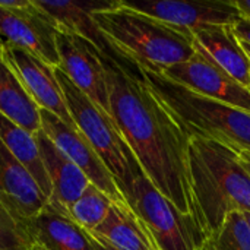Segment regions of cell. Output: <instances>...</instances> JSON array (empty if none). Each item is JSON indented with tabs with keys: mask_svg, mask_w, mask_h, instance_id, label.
<instances>
[{
	"mask_svg": "<svg viewBox=\"0 0 250 250\" xmlns=\"http://www.w3.org/2000/svg\"><path fill=\"white\" fill-rule=\"evenodd\" d=\"M40 116L41 130L75 166L82 170L88 180L104 192L114 204L127 205L116 183V179L79 129L76 126L66 125L57 116L45 110H40Z\"/></svg>",
	"mask_w": 250,
	"mask_h": 250,
	"instance_id": "obj_9",
	"label": "cell"
},
{
	"mask_svg": "<svg viewBox=\"0 0 250 250\" xmlns=\"http://www.w3.org/2000/svg\"><path fill=\"white\" fill-rule=\"evenodd\" d=\"M233 31L242 42H246L250 45V21L245 18L237 19L233 23Z\"/></svg>",
	"mask_w": 250,
	"mask_h": 250,
	"instance_id": "obj_24",
	"label": "cell"
},
{
	"mask_svg": "<svg viewBox=\"0 0 250 250\" xmlns=\"http://www.w3.org/2000/svg\"><path fill=\"white\" fill-rule=\"evenodd\" d=\"M56 76L75 126L110 170L119 189L123 188L130 177V161L133 154L114 120L76 88L59 67L56 69Z\"/></svg>",
	"mask_w": 250,
	"mask_h": 250,
	"instance_id": "obj_6",
	"label": "cell"
},
{
	"mask_svg": "<svg viewBox=\"0 0 250 250\" xmlns=\"http://www.w3.org/2000/svg\"><path fill=\"white\" fill-rule=\"evenodd\" d=\"M120 192L160 250H198L208 242L198 223L180 212L152 185L135 157L130 161V177Z\"/></svg>",
	"mask_w": 250,
	"mask_h": 250,
	"instance_id": "obj_5",
	"label": "cell"
},
{
	"mask_svg": "<svg viewBox=\"0 0 250 250\" xmlns=\"http://www.w3.org/2000/svg\"><path fill=\"white\" fill-rule=\"evenodd\" d=\"M198 250H215V249L212 248V245H211V243H209V240H208L204 246H201Z\"/></svg>",
	"mask_w": 250,
	"mask_h": 250,
	"instance_id": "obj_28",
	"label": "cell"
},
{
	"mask_svg": "<svg viewBox=\"0 0 250 250\" xmlns=\"http://www.w3.org/2000/svg\"><path fill=\"white\" fill-rule=\"evenodd\" d=\"M104 64L110 114L135 160L152 185L205 233L190 188L189 136L144 81L138 67L107 56Z\"/></svg>",
	"mask_w": 250,
	"mask_h": 250,
	"instance_id": "obj_1",
	"label": "cell"
},
{
	"mask_svg": "<svg viewBox=\"0 0 250 250\" xmlns=\"http://www.w3.org/2000/svg\"><path fill=\"white\" fill-rule=\"evenodd\" d=\"M242 18L250 21V0H233Z\"/></svg>",
	"mask_w": 250,
	"mask_h": 250,
	"instance_id": "obj_25",
	"label": "cell"
},
{
	"mask_svg": "<svg viewBox=\"0 0 250 250\" xmlns=\"http://www.w3.org/2000/svg\"><path fill=\"white\" fill-rule=\"evenodd\" d=\"M92 18L117 57L136 67L163 72L196 54L192 34L135 10L125 1H111L95 10Z\"/></svg>",
	"mask_w": 250,
	"mask_h": 250,
	"instance_id": "obj_3",
	"label": "cell"
},
{
	"mask_svg": "<svg viewBox=\"0 0 250 250\" xmlns=\"http://www.w3.org/2000/svg\"><path fill=\"white\" fill-rule=\"evenodd\" d=\"M89 233L117 250H160L144 221L129 205L113 204L105 220Z\"/></svg>",
	"mask_w": 250,
	"mask_h": 250,
	"instance_id": "obj_18",
	"label": "cell"
},
{
	"mask_svg": "<svg viewBox=\"0 0 250 250\" xmlns=\"http://www.w3.org/2000/svg\"><path fill=\"white\" fill-rule=\"evenodd\" d=\"M249 89H250V85H249Z\"/></svg>",
	"mask_w": 250,
	"mask_h": 250,
	"instance_id": "obj_32",
	"label": "cell"
},
{
	"mask_svg": "<svg viewBox=\"0 0 250 250\" xmlns=\"http://www.w3.org/2000/svg\"><path fill=\"white\" fill-rule=\"evenodd\" d=\"M0 201L21 223L35 217L47 204V196L26 168L16 161L0 141Z\"/></svg>",
	"mask_w": 250,
	"mask_h": 250,
	"instance_id": "obj_14",
	"label": "cell"
},
{
	"mask_svg": "<svg viewBox=\"0 0 250 250\" xmlns=\"http://www.w3.org/2000/svg\"><path fill=\"white\" fill-rule=\"evenodd\" d=\"M0 114L16 126L37 133L41 130L40 108L1 57L0 44Z\"/></svg>",
	"mask_w": 250,
	"mask_h": 250,
	"instance_id": "obj_19",
	"label": "cell"
},
{
	"mask_svg": "<svg viewBox=\"0 0 250 250\" xmlns=\"http://www.w3.org/2000/svg\"><path fill=\"white\" fill-rule=\"evenodd\" d=\"M35 138L44 168L51 185V196L48 199V204L69 214L70 207L81 198L91 182L82 173V170L75 166L50 141V138L42 130L37 132Z\"/></svg>",
	"mask_w": 250,
	"mask_h": 250,
	"instance_id": "obj_16",
	"label": "cell"
},
{
	"mask_svg": "<svg viewBox=\"0 0 250 250\" xmlns=\"http://www.w3.org/2000/svg\"><path fill=\"white\" fill-rule=\"evenodd\" d=\"M125 3L188 34L207 25H233L242 18L233 1L138 0Z\"/></svg>",
	"mask_w": 250,
	"mask_h": 250,
	"instance_id": "obj_12",
	"label": "cell"
},
{
	"mask_svg": "<svg viewBox=\"0 0 250 250\" xmlns=\"http://www.w3.org/2000/svg\"><path fill=\"white\" fill-rule=\"evenodd\" d=\"M56 37L57 25L34 0H0V44L23 48L57 69Z\"/></svg>",
	"mask_w": 250,
	"mask_h": 250,
	"instance_id": "obj_7",
	"label": "cell"
},
{
	"mask_svg": "<svg viewBox=\"0 0 250 250\" xmlns=\"http://www.w3.org/2000/svg\"><path fill=\"white\" fill-rule=\"evenodd\" d=\"M88 234H89V237H91V240H92V243H94V246H95V250H117L114 249V248H111L108 243H105L104 240H101L100 237H97L95 234H92V233H89L88 231Z\"/></svg>",
	"mask_w": 250,
	"mask_h": 250,
	"instance_id": "obj_27",
	"label": "cell"
},
{
	"mask_svg": "<svg viewBox=\"0 0 250 250\" xmlns=\"http://www.w3.org/2000/svg\"><path fill=\"white\" fill-rule=\"evenodd\" d=\"M29 250H42V249H41V248H38V246H32Z\"/></svg>",
	"mask_w": 250,
	"mask_h": 250,
	"instance_id": "obj_31",
	"label": "cell"
},
{
	"mask_svg": "<svg viewBox=\"0 0 250 250\" xmlns=\"http://www.w3.org/2000/svg\"><path fill=\"white\" fill-rule=\"evenodd\" d=\"M37 7H40L51 21L57 25V28L66 29L72 34H76L91 44H94L104 56L122 60L117 57L103 32L98 29L94 22L92 13L98 9L108 6L111 1H73V0H34ZM126 62V60H125Z\"/></svg>",
	"mask_w": 250,
	"mask_h": 250,
	"instance_id": "obj_17",
	"label": "cell"
},
{
	"mask_svg": "<svg viewBox=\"0 0 250 250\" xmlns=\"http://www.w3.org/2000/svg\"><path fill=\"white\" fill-rule=\"evenodd\" d=\"M56 44L60 59L59 69L91 101L110 114L104 54L88 40L62 28H57Z\"/></svg>",
	"mask_w": 250,
	"mask_h": 250,
	"instance_id": "obj_8",
	"label": "cell"
},
{
	"mask_svg": "<svg viewBox=\"0 0 250 250\" xmlns=\"http://www.w3.org/2000/svg\"><path fill=\"white\" fill-rule=\"evenodd\" d=\"M236 151H237V155H239L240 163L243 164L245 170L249 173L250 176V151L249 149H240V148H236Z\"/></svg>",
	"mask_w": 250,
	"mask_h": 250,
	"instance_id": "obj_26",
	"label": "cell"
},
{
	"mask_svg": "<svg viewBox=\"0 0 250 250\" xmlns=\"http://www.w3.org/2000/svg\"><path fill=\"white\" fill-rule=\"evenodd\" d=\"M138 70L189 138H207L250 151V113L199 95L160 72Z\"/></svg>",
	"mask_w": 250,
	"mask_h": 250,
	"instance_id": "obj_4",
	"label": "cell"
},
{
	"mask_svg": "<svg viewBox=\"0 0 250 250\" xmlns=\"http://www.w3.org/2000/svg\"><path fill=\"white\" fill-rule=\"evenodd\" d=\"M114 202L92 183L85 189L81 198L70 207V218L85 231H94L108 215Z\"/></svg>",
	"mask_w": 250,
	"mask_h": 250,
	"instance_id": "obj_21",
	"label": "cell"
},
{
	"mask_svg": "<svg viewBox=\"0 0 250 250\" xmlns=\"http://www.w3.org/2000/svg\"><path fill=\"white\" fill-rule=\"evenodd\" d=\"M32 246L25 224L15 218L0 201V250H29Z\"/></svg>",
	"mask_w": 250,
	"mask_h": 250,
	"instance_id": "obj_23",
	"label": "cell"
},
{
	"mask_svg": "<svg viewBox=\"0 0 250 250\" xmlns=\"http://www.w3.org/2000/svg\"><path fill=\"white\" fill-rule=\"evenodd\" d=\"M0 141L16 158V161L26 168V171L37 182L41 192L47 196V199H50L51 185L42 164L35 133L16 126L3 114H0Z\"/></svg>",
	"mask_w": 250,
	"mask_h": 250,
	"instance_id": "obj_20",
	"label": "cell"
},
{
	"mask_svg": "<svg viewBox=\"0 0 250 250\" xmlns=\"http://www.w3.org/2000/svg\"><path fill=\"white\" fill-rule=\"evenodd\" d=\"M209 243L215 250H250V227L245 214H230L220 233Z\"/></svg>",
	"mask_w": 250,
	"mask_h": 250,
	"instance_id": "obj_22",
	"label": "cell"
},
{
	"mask_svg": "<svg viewBox=\"0 0 250 250\" xmlns=\"http://www.w3.org/2000/svg\"><path fill=\"white\" fill-rule=\"evenodd\" d=\"M190 188L208 239L215 237L233 212H250V176L236 148L190 136Z\"/></svg>",
	"mask_w": 250,
	"mask_h": 250,
	"instance_id": "obj_2",
	"label": "cell"
},
{
	"mask_svg": "<svg viewBox=\"0 0 250 250\" xmlns=\"http://www.w3.org/2000/svg\"><path fill=\"white\" fill-rule=\"evenodd\" d=\"M245 214V217H246V220H248V224H249L250 227V212H243Z\"/></svg>",
	"mask_w": 250,
	"mask_h": 250,
	"instance_id": "obj_30",
	"label": "cell"
},
{
	"mask_svg": "<svg viewBox=\"0 0 250 250\" xmlns=\"http://www.w3.org/2000/svg\"><path fill=\"white\" fill-rule=\"evenodd\" d=\"M23 224L32 245L42 250H95L88 231L51 204Z\"/></svg>",
	"mask_w": 250,
	"mask_h": 250,
	"instance_id": "obj_15",
	"label": "cell"
},
{
	"mask_svg": "<svg viewBox=\"0 0 250 250\" xmlns=\"http://www.w3.org/2000/svg\"><path fill=\"white\" fill-rule=\"evenodd\" d=\"M240 42H242V41H240ZM242 45H243V48H245V51H246L248 57L250 59V45L249 44H246V42H242Z\"/></svg>",
	"mask_w": 250,
	"mask_h": 250,
	"instance_id": "obj_29",
	"label": "cell"
},
{
	"mask_svg": "<svg viewBox=\"0 0 250 250\" xmlns=\"http://www.w3.org/2000/svg\"><path fill=\"white\" fill-rule=\"evenodd\" d=\"M1 57L40 110H45L66 125L75 126L54 67L26 50L7 44H1Z\"/></svg>",
	"mask_w": 250,
	"mask_h": 250,
	"instance_id": "obj_10",
	"label": "cell"
},
{
	"mask_svg": "<svg viewBox=\"0 0 250 250\" xmlns=\"http://www.w3.org/2000/svg\"><path fill=\"white\" fill-rule=\"evenodd\" d=\"M196 54L220 67L243 86L250 85V59L233 25H207L192 32Z\"/></svg>",
	"mask_w": 250,
	"mask_h": 250,
	"instance_id": "obj_13",
	"label": "cell"
},
{
	"mask_svg": "<svg viewBox=\"0 0 250 250\" xmlns=\"http://www.w3.org/2000/svg\"><path fill=\"white\" fill-rule=\"evenodd\" d=\"M182 86L250 113V89L199 54L160 72Z\"/></svg>",
	"mask_w": 250,
	"mask_h": 250,
	"instance_id": "obj_11",
	"label": "cell"
}]
</instances>
